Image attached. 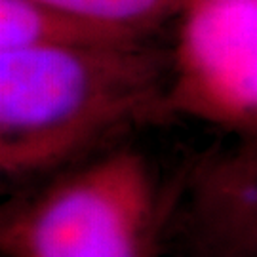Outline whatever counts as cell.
<instances>
[{
    "instance_id": "6da1fadb",
    "label": "cell",
    "mask_w": 257,
    "mask_h": 257,
    "mask_svg": "<svg viewBox=\"0 0 257 257\" xmlns=\"http://www.w3.org/2000/svg\"><path fill=\"white\" fill-rule=\"evenodd\" d=\"M172 52L155 40L0 52V170L50 177L128 130L170 118Z\"/></svg>"
},
{
    "instance_id": "7a4b0ae2",
    "label": "cell",
    "mask_w": 257,
    "mask_h": 257,
    "mask_svg": "<svg viewBox=\"0 0 257 257\" xmlns=\"http://www.w3.org/2000/svg\"><path fill=\"white\" fill-rule=\"evenodd\" d=\"M170 196L136 149L116 147L50 175L0 221L6 257H160Z\"/></svg>"
},
{
    "instance_id": "3957f363",
    "label": "cell",
    "mask_w": 257,
    "mask_h": 257,
    "mask_svg": "<svg viewBox=\"0 0 257 257\" xmlns=\"http://www.w3.org/2000/svg\"><path fill=\"white\" fill-rule=\"evenodd\" d=\"M174 25L170 118L257 138V0H185Z\"/></svg>"
},
{
    "instance_id": "277c9868",
    "label": "cell",
    "mask_w": 257,
    "mask_h": 257,
    "mask_svg": "<svg viewBox=\"0 0 257 257\" xmlns=\"http://www.w3.org/2000/svg\"><path fill=\"white\" fill-rule=\"evenodd\" d=\"M187 257H257V138L204 155L170 194L168 232Z\"/></svg>"
},
{
    "instance_id": "5b68a950",
    "label": "cell",
    "mask_w": 257,
    "mask_h": 257,
    "mask_svg": "<svg viewBox=\"0 0 257 257\" xmlns=\"http://www.w3.org/2000/svg\"><path fill=\"white\" fill-rule=\"evenodd\" d=\"M153 38L128 35L42 0H0V52L46 46H114Z\"/></svg>"
},
{
    "instance_id": "8992f818",
    "label": "cell",
    "mask_w": 257,
    "mask_h": 257,
    "mask_svg": "<svg viewBox=\"0 0 257 257\" xmlns=\"http://www.w3.org/2000/svg\"><path fill=\"white\" fill-rule=\"evenodd\" d=\"M141 38H155L160 29L174 23L185 0H42Z\"/></svg>"
}]
</instances>
